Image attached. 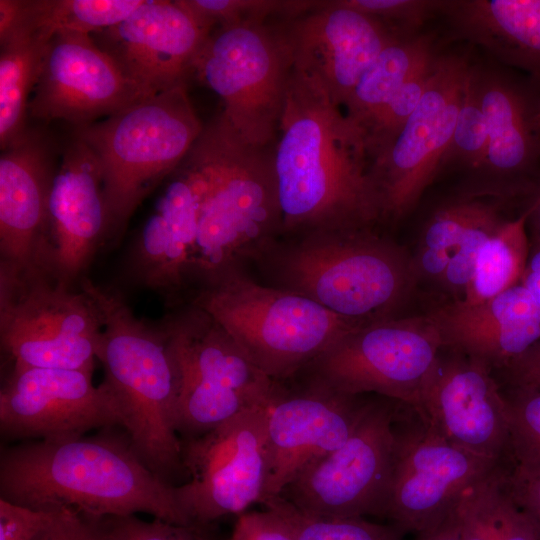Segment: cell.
Wrapping results in <instances>:
<instances>
[{
	"label": "cell",
	"mask_w": 540,
	"mask_h": 540,
	"mask_svg": "<svg viewBox=\"0 0 540 540\" xmlns=\"http://www.w3.org/2000/svg\"><path fill=\"white\" fill-rule=\"evenodd\" d=\"M50 40L35 33L19 32L1 44L0 146L5 150L27 129L29 96L36 85Z\"/></svg>",
	"instance_id": "obj_30"
},
{
	"label": "cell",
	"mask_w": 540,
	"mask_h": 540,
	"mask_svg": "<svg viewBox=\"0 0 540 540\" xmlns=\"http://www.w3.org/2000/svg\"><path fill=\"white\" fill-rule=\"evenodd\" d=\"M0 157V270L36 271L54 171L41 136L26 130Z\"/></svg>",
	"instance_id": "obj_26"
},
{
	"label": "cell",
	"mask_w": 540,
	"mask_h": 540,
	"mask_svg": "<svg viewBox=\"0 0 540 540\" xmlns=\"http://www.w3.org/2000/svg\"><path fill=\"white\" fill-rule=\"evenodd\" d=\"M262 505L287 523L295 540H403L405 535L390 523H376L365 517L311 516L301 512L282 496L271 498Z\"/></svg>",
	"instance_id": "obj_34"
},
{
	"label": "cell",
	"mask_w": 540,
	"mask_h": 540,
	"mask_svg": "<svg viewBox=\"0 0 540 540\" xmlns=\"http://www.w3.org/2000/svg\"><path fill=\"white\" fill-rule=\"evenodd\" d=\"M186 302L214 318L274 381L293 378L339 338L360 327L308 298L261 282L246 267L217 275L196 288Z\"/></svg>",
	"instance_id": "obj_6"
},
{
	"label": "cell",
	"mask_w": 540,
	"mask_h": 540,
	"mask_svg": "<svg viewBox=\"0 0 540 540\" xmlns=\"http://www.w3.org/2000/svg\"><path fill=\"white\" fill-rule=\"evenodd\" d=\"M33 540H105L101 518L62 508Z\"/></svg>",
	"instance_id": "obj_43"
},
{
	"label": "cell",
	"mask_w": 540,
	"mask_h": 540,
	"mask_svg": "<svg viewBox=\"0 0 540 540\" xmlns=\"http://www.w3.org/2000/svg\"><path fill=\"white\" fill-rule=\"evenodd\" d=\"M205 187L200 169L185 158L168 177L155 211L128 253L129 281L160 295L171 308L185 303L191 292L192 261Z\"/></svg>",
	"instance_id": "obj_23"
},
{
	"label": "cell",
	"mask_w": 540,
	"mask_h": 540,
	"mask_svg": "<svg viewBox=\"0 0 540 540\" xmlns=\"http://www.w3.org/2000/svg\"><path fill=\"white\" fill-rule=\"evenodd\" d=\"M494 195L471 187L431 213L413 259L418 277L440 280L463 235Z\"/></svg>",
	"instance_id": "obj_33"
},
{
	"label": "cell",
	"mask_w": 540,
	"mask_h": 540,
	"mask_svg": "<svg viewBox=\"0 0 540 540\" xmlns=\"http://www.w3.org/2000/svg\"><path fill=\"white\" fill-rule=\"evenodd\" d=\"M273 146L246 142L220 113L189 151L206 182L191 293L228 269L247 267L280 236Z\"/></svg>",
	"instance_id": "obj_4"
},
{
	"label": "cell",
	"mask_w": 540,
	"mask_h": 540,
	"mask_svg": "<svg viewBox=\"0 0 540 540\" xmlns=\"http://www.w3.org/2000/svg\"><path fill=\"white\" fill-rule=\"evenodd\" d=\"M500 468L507 469L447 441L407 405L382 518L417 534L437 524L466 488Z\"/></svg>",
	"instance_id": "obj_15"
},
{
	"label": "cell",
	"mask_w": 540,
	"mask_h": 540,
	"mask_svg": "<svg viewBox=\"0 0 540 540\" xmlns=\"http://www.w3.org/2000/svg\"><path fill=\"white\" fill-rule=\"evenodd\" d=\"M107 239L101 168L90 147L76 138L52 177L46 225L36 252V271L60 286L74 289Z\"/></svg>",
	"instance_id": "obj_18"
},
{
	"label": "cell",
	"mask_w": 540,
	"mask_h": 540,
	"mask_svg": "<svg viewBox=\"0 0 540 540\" xmlns=\"http://www.w3.org/2000/svg\"><path fill=\"white\" fill-rule=\"evenodd\" d=\"M471 61L438 53L428 87L392 142L371 161L381 222H397L439 175L462 102Z\"/></svg>",
	"instance_id": "obj_13"
},
{
	"label": "cell",
	"mask_w": 540,
	"mask_h": 540,
	"mask_svg": "<svg viewBox=\"0 0 540 540\" xmlns=\"http://www.w3.org/2000/svg\"><path fill=\"white\" fill-rule=\"evenodd\" d=\"M79 288L101 317L96 355L103 365L104 382L123 412L132 448L169 484L175 476H187L174 425L177 371L160 322L138 318L119 292L86 277Z\"/></svg>",
	"instance_id": "obj_5"
},
{
	"label": "cell",
	"mask_w": 540,
	"mask_h": 540,
	"mask_svg": "<svg viewBox=\"0 0 540 540\" xmlns=\"http://www.w3.org/2000/svg\"><path fill=\"white\" fill-rule=\"evenodd\" d=\"M266 405L244 411L210 431L181 439L187 481L173 486L191 523L212 524L261 503L267 470Z\"/></svg>",
	"instance_id": "obj_14"
},
{
	"label": "cell",
	"mask_w": 540,
	"mask_h": 540,
	"mask_svg": "<svg viewBox=\"0 0 540 540\" xmlns=\"http://www.w3.org/2000/svg\"><path fill=\"white\" fill-rule=\"evenodd\" d=\"M471 70L487 127L473 188L514 198L532 188L540 172L538 86L494 65L472 63Z\"/></svg>",
	"instance_id": "obj_22"
},
{
	"label": "cell",
	"mask_w": 540,
	"mask_h": 540,
	"mask_svg": "<svg viewBox=\"0 0 540 540\" xmlns=\"http://www.w3.org/2000/svg\"><path fill=\"white\" fill-rule=\"evenodd\" d=\"M173 486L145 465L126 432L24 442L1 453V497L33 509L92 518L144 512L191 524Z\"/></svg>",
	"instance_id": "obj_2"
},
{
	"label": "cell",
	"mask_w": 540,
	"mask_h": 540,
	"mask_svg": "<svg viewBox=\"0 0 540 540\" xmlns=\"http://www.w3.org/2000/svg\"><path fill=\"white\" fill-rule=\"evenodd\" d=\"M415 409L456 447L514 468L501 387L484 364L442 347Z\"/></svg>",
	"instance_id": "obj_19"
},
{
	"label": "cell",
	"mask_w": 540,
	"mask_h": 540,
	"mask_svg": "<svg viewBox=\"0 0 540 540\" xmlns=\"http://www.w3.org/2000/svg\"><path fill=\"white\" fill-rule=\"evenodd\" d=\"M508 472L497 469L460 495L455 505L460 540H539L532 522L509 491Z\"/></svg>",
	"instance_id": "obj_29"
},
{
	"label": "cell",
	"mask_w": 540,
	"mask_h": 540,
	"mask_svg": "<svg viewBox=\"0 0 540 540\" xmlns=\"http://www.w3.org/2000/svg\"><path fill=\"white\" fill-rule=\"evenodd\" d=\"M186 84L76 127L102 172L108 239L116 242L143 200L184 161L201 134Z\"/></svg>",
	"instance_id": "obj_7"
},
{
	"label": "cell",
	"mask_w": 540,
	"mask_h": 540,
	"mask_svg": "<svg viewBox=\"0 0 540 540\" xmlns=\"http://www.w3.org/2000/svg\"><path fill=\"white\" fill-rule=\"evenodd\" d=\"M438 53L422 65L361 129L371 161L392 142L420 103Z\"/></svg>",
	"instance_id": "obj_37"
},
{
	"label": "cell",
	"mask_w": 540,
	"mask_h": 540,
	"mask_svg": "<svg viewBox=\"0 0 540 540\" xmlns=\"http://www.w3.org/2000/svg\"><path fill=\"white\" fill-rule=\"evenodd\" d=\"M501 393L514 468L540 471V385L501 387Z\"/></svg>",
	"instance_id": "obj_35"
},
{
	"label": "cell",
	"mask_w": 540,
	"mask_h": 540,
	"mask_svg": "<svg viewBox=\"0 0 540 540\" xmlns=\"http://www.w3.org/2000/svg\"><path fill=\"white\" fill-rule=\"evenodd\" d=\"M101 524L105 540H221L212 524L144 521L135 515L103 517Z\"/></svg>",
	"instance_id": "obj_40"
},
{
	"label": "cell",
	"mask_w": 540,
	"mask_h": 540,
	"mask_svg": "<svg viewBox=\"0 0 540 540\" xmlns=\"http://www.w3.org/2000/svg\"><path fill=\"white\" fill-rule=\"evenodd\" d=\"M529 209L508 218L484 243L461 301L472 305L518 284L529 257L526 232Z\"/></svg>",
	"instance_id": "obj_32"
},
{
	"label": "cell",
	"mask_w": 540,
	"mask_h": 540,
	"mask_svg": "<svg viewBox=\"0 0 540 540\" xmlns=\"http://www.w3.org/2000/svg\"><path fill=\"white\" fill-rule=\"evenodd\" d=\"M385 25L392 33L411 36L421 33L425 23L439 16L442 0H341Z\"/></svg>",
	"instance_id": "obj_41"
},
{
	"label": "cell",
	"mask_w": 540,
	"mask_h": 540,
	"mask_svg": "<svg viewBox=\"0 0 540 540\" xmlns=\"http://www.w3.org/2000/svg\"><path fill=\"white\" fill-rule=\"evenodd\" d=\"M471 65L454 131L441 161L440 172L447 168H460L476 173L485 157L487 127Z\"/></svg>",
	"instance_id": "obj_38"
},
{
	"label": "cell",
	"mask_w": 540,
	"mask_h": 540,
	"mask_svg": "<svg viewBox=\"0 0 540 540\" xmlns=\"http://www.w3.org/2000/svg\"><path fill=\"white\" fill-rule=\"evenodd\" d=\"M144 2L145 0H22L17 24L8 39L19 32L35 33L46 40H51L60 32L92 35L122 22Z\"/></svg>",
	"instance_id": "obj_31"
},
{
	"label": "cell",
	"mask_w": 540,
	"mask_h": 540,
	"mask_svg": "<svg viewBox=\"0 0 540 540\" xmlns=\"http://www.w3.org/2000/svg\"><path fill=\"white\" fill-rule=\"evenodd\" d=\"M93 373L55 368H12L0 391V430L11 439L57 440L92 429L125 427L121 407Z\"/></svg>",
	"instance_id": "obj_17"
},
{
	"label": "cell",
	"mask_w": 540,
	"mask_h": 540,
	"mask_svg": "<svg viewBox=\"0 0 540 540\" xmlns=\"http://www.w3.org/2000/svg\"><path fill=\"white\" fill-rule=\"evenodd\" d=\"M273 161L281 213L279 237L374 228L381 222L361 130L315 79L294 69Z\"/></svg>",
	"instance_id": "obj_1"
},
{
	"label": "cell",
	"mask_w": 540,
	"mask_h": 540,
	"mask_svg": "<svg viewBox=\"0 0 540 540\" xmlns=\"http://www.w3.org/2000/svg\"><path fill=\"white\" fill-rule=\"evenodd\" d=\"M526 267L540 271V241L537 240V246L529 253Z\"/></svg>",
	"instance_id": "obj_50"
},
{
	"label": "cell",
	"mask_w": 540,
	"mask_h": 540,
	"mask_svg": "<svg viewBox=\"0 0 540 540\" xmlns=\"http://www.w3.org/2000/svg\"><path fill=\"white\" fill-rule=\"evenodd\" d=\"M444 348L476 360L493 373L540 341V308L516 284L477 304L454 301L432 310Z\"/></svg>",
	"instance_id": "obj_25"
},
{
	"label": "cell",
	"mask_w": 540,
	"mask_h": 540,
	"mask_svg": "<svg viewBox=\"0 0 540 540\" xmlns=\"http://www.w3.org/2000/svg\"><path fill=\"white\" fill-rule=\"evenodd\" d=\"M147 97L90 34L60 32L48 42L28 109L80 127Z\"/></svg>",
	"instance_id": "obj_20"
},
{
	"label": "cell",
	"mask_w": 540,
	"mask_h": 540,
	"mask_svg": "<svg viewBox=\"0 0 540 540\" xmlns=\"http://www.w3.org/2000/svg\"><path fill=\"white\" fill-rule=\"evenodd\" d=\"M406 406L372 395L345 443L304 468L279 496L311 516L382 518Z\"/></svg>",
	"instance_id": "obj_10"
},
{
	"label": "cell",
	"mask_w": 540,
	"mask_h": 540,
	"mask_svg": "<svg viewBox=\"0 0 540 540\" xmlns=\"http://www.w3.org/2000/svg\"><path fill=\"white\" fill-rule=\"evenodd\" d=\"M281 26L293 69L315 79L339 107L382 50L399 36L341 0H325Z\"/></svg>",
	"instance_id": "obj_24"
},
{
	"label": "cell",
	"mask_w": 540,
	"mask_h": 540,
	"mask_svg": "<svg viewBox=\"0 0 540 540\" xmlns=\"http://www.w3.org/2000/svg\"><path fill=\"white\" fill-rule=\"evenodd\" d=\"M415 540H460V524L455 506L437 524L417 533Z\"/></svg>",
	"instance_id": "obj_47"
},
{
	"label": "cell",
	"mask_w": 540,
	"mask_h": 540,
	"mask_svg": "<svg viewBox=\"0 0 540 540\" xmlns=\"http://www.w3.org/2000/svg\"><path fill=\"white\" fill-rule=\"evenodd\" d=\"M101 331L99 311L82 290L39 272L0 270V341L13 368L93 373Z\"/></svg>",
	"instance_id": "obj_12"
},
{
	"label": "cell",
	"mask_w": 540,
	"mask_h": 540,
	"mask_svg": "<svg viewBox=\"0 0 540 540\" xmlns=\"http://www.w3.org/2000/svg\"><path fill=\"white\" fill-rule=\"evenodd\" d=\"M454 40L475 44L540 86V0H442Z\"/></svg>",
	"instance_id": "obj_27"
},
{
	"label": "cell",
	"mask_w": 540,
	"mask_h": 540,
	"mask_svg": "<svg viewBox=\"0 0 540 540\" xmlns=\"http://www.w3.org/2000/svg\"><path fill=\"white\" fill-rule=\"evenodd\" d=\"M22 0H0V44L13 32L21 10Z\"/></svg>",
	"instance_id": "obj_48"
},
{
	"label": "cell",
	"mask_w": 540,
	"mask_h": 540,
	"mask_svg": "<svg viewBox=\"0 0 540 540\" xmlns=\"http://www.w3.org/2000/svg\"><path fill=\"white\" fill-rule=\"evenodd\" d=\"M540 188V183H539ZM529 209V216L528 219H530L533 223V226L535 227V230L537 232V240L540 241V192L536 196L534 202L528 207Z\"/></svg>",
	"instance_id": "obj_49"
},
{
	"label": "cell",
	"mask_w": 540,
	"mask_h": 540,
	"mask_svg": "<svg viewBox=\"0 0 540 540\" xmlns=\"http://www.w3.org/2000/svg\"><path fill=\"white\" fill-rule=\"evenodd\" d=\"M438 53L434 36H396L357 83L344 105L346 116L360 130L426 62Z\"/></svg>",
	"instance_id": "obj_28"
},
{
	"label": "cell",
	"mask_w": 540,
	"mask_h": 540,
	"mask_svg": "<svg viewBox=\"0 0 540 540\" xmlns=\"http://www.w3.org/2000/svg\"><path fill=\"white\" fill-rule=\"evenodd\" d=\"M534 120H535V124L540 129V98H539V101H538V104H537Z\"/></svg>",
	"instance_id": "obj_51"
},
{
	"label": "cell",
	"mask_w": 540,
	"mask_h": 540,
	"mask_svg": "<svg viewBox=\"0 0 540 540\" xmlns=\"http://www.w3.org/2000/svg\"><path fill=\"white\" fill-rule=\"evenodd\" d=\"M159 322L177 371L174 425L180 439L268 402L274 380L204 310L186 302Z\"/></svg>",
	"instance_id": "obj_8"
},
{
	"label": "cell",
	"mask_w": 540,
	"mask_h": 540,
	"mask_svg": "<svg viewBox=\"0 0 540 540\" xmlns=\"http://www.w3.org/2000/svg\"><path fill=\"white\" fill-rule=\"evenodd\" d=\"M181 3L206 24L214 27L239 23H266L271 17L282 21L298 18L323 1L311 0H181Z\"/></svg>",
	"instance_id": "obj_36"
},
{
	"label": "cell",
	"mask_w": 540,
	"mask_h": 540,
	"mask_svg": "<svg viewBox=\"0 0 540 540\" xmlns=\"http://www.w3.org/2000/svg\"><path fill=\"white\" fill-rule=\"evenodd\" d=\"M249 266L359 326L396 317L418 278L413 258L375 227L278 237Z\"/></svg>",
	"instance_id": "obj_3"
},
{
	"label": "cell",
	"mask_w": 540,
	"mask_h": 540,
	"mask_svg": "<svg viewBox=\"0 0 540 540\" xmlns=\"http://www.w3.org/2000/svg\"><path fill=\"white\" fill-rule=\"evenodd\" d=\"M372 395H346L298 378L274 381L267 412V470L261 499L279 496L308 465L345 443Z\"/></svg>",
	"instance_id": "obj_16"
},
{
	"label": "cell",
	"mask_w": 540,
	"mask_h": 540,
	"mask_svg": "<svg viewBox=\"0 0 540 540\" xmlns=\"http://www.w3.org/2000/svg\"><path fill=\"white\" fill-rule=\"evenodd\" d=\"M60 509H33L0 498V540H33Z\"/></svg>",
	"instance_id": "obj_42"
},
{
	"label": "cell",
	"mask_w": 540,
	"mask_h": 540,
	"mask_svg": "<svg viewBox=\"0 0 540 540\" xmlns=\"http://www.w3.org/2000/svg\"><path fill=\"white\" fill-rule=\"evenodd\" d=\"M509 491L532 522L540 540V471L513 468L507 474Z\"/></svg>",
	"instance_id": "obj_45"
},
{
	"label": "cell",
	"mask_w": 540,
	"mask_h": 540,
	"mask_svg": "<svg viewBox=\"0 0 540 540\" xmlns=\"http://www.w3.org/2000/svg\"><path fill=\"white\" fill-rule=\"evenodd\" d=\"M292 70L281 23H239L210 33L192 75L220 97L222 115L246 142L270 147Z\"/></svg>",
	"instance_id": "obj_9"
},
{
	"label": "cell",
	"mask_w": 540,
	"mask_h": 540,
	"mask_svg": "<svg viewBox=\"0 0 540 540\" xmlns=\"http://www.w3.org/2000/svg\"><path fill=\"white\" fill-rule=\"evenodd\" d=\"M212 27L181 0H145L122 22L91 35L147 96L186 84Z\"/></svg>",
	"instance_id": "obj_21"
},
{
	"label": "cell",
	"mask_w": 540,
	"mask_h": 540,
	"mask_svg": "<svg viewBox=\"0 0 540 540\" xmlns=\"http://www.w3.org/2000/svg\"><path fill=\"white\" fill-rule=\"evenodd\" d=\"M511 199L494 195L485 210L467 229L439 280L446 290L454 294L460 293L463 297L472 279L482 246L508 219L505 212Z\"/></svg>",
	"instance_id": "obj_39"
},
{
	"label": "cell",
	"mask_w": 540,
	"mask_h": 540,
	"mask_svg": "<svg viewBox=\"0 0 540 540\" xmlns=\"http://www.w3.org/2000/svg\"><path fill=\"white\" fill-rule=\"evenodd\" d=\"M225 540H295V537L279 515L266 509L240 514L231 535Z\"/></svg>",
	"instance_id": "obj_44"
},
{
	"label": "cell",
	"mask_w": 540,
	"mask_h": 540,
	"mask_svg": "<svg viewBox=\"0 0 540 540\" xmlns=\"http://www.w3.org/2000/svg\"><path fill=\"white\" fill-rule=\"evenodd\" d=\"M442 347L428 315L392 317L348 332L294 377L337 393L379 395L415 408Z\"/></svg>",
	"instance_id": "obj_11"
},
{
	"label": "cell",
	"mask_w": 540,
	"mask_h": 540,
	"mask_svg": "<svg viewBox=\"0 0 540 540\" xmlns=\"http://www.w3.org/2000/svg\"><path fill=\"white\" fill-rule=\"evenodd\" d=\"M496 372L503 378L506 387L540 385V341Z\"/></svg>",
	"instance_id": "obj_46"
}]
</instances>
